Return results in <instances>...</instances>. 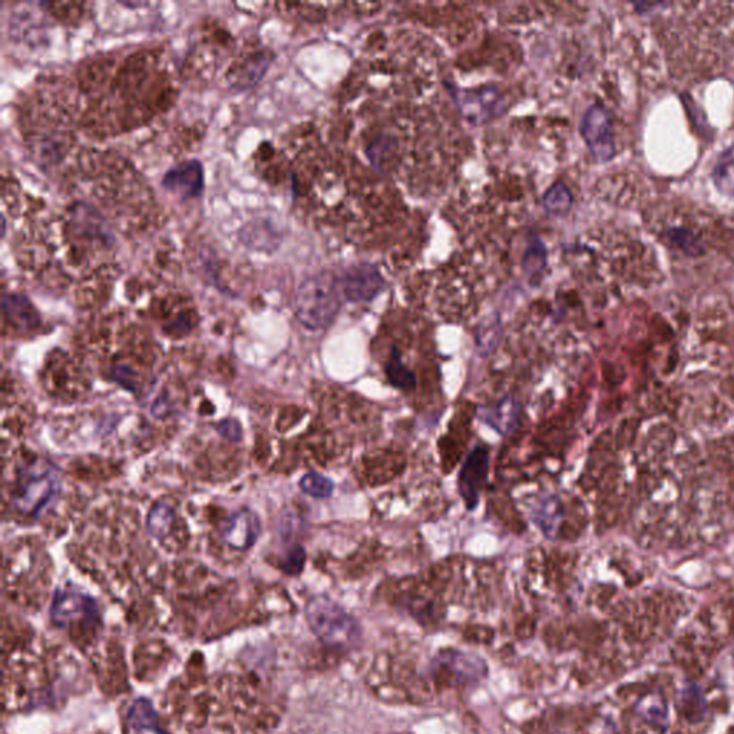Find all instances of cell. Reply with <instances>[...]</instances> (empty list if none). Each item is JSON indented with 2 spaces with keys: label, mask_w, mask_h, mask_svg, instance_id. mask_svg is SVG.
<instances>
[{
  "label": "cell",
  "mask_w": 734,
  "mask_h": 734,
  "mask_svg": "<svg viewBox=\"0 0 734 734\" xmlns=\"http://www.w3.org/2000/svg\"><path fill=\"white\" fill-rule=\"evenodd\" d=\"M388 378L396 388L403 390H411L415 388L416 379L411 370L403 363L402 357L398 350H393L389 357L388 365H386Z\"/></svg>",
  "instance_id": "23"
},
{
  "label": "cell",
  "mask_w": 734,
  "mask_h": 734,
  "mask_svg": "<svg viewBox=\"0 0 734 734\" xmlns=\"http://www.w3.org/2000/svg\"><path fill=\"white\" fill-rule=\"evenodd\" d=\"M713 181L720 193L734 197V145L714 165Z\"/></svg>",
  "instance_id": "21"
},
{
  "label": "cell",
  "mask_w": 734,
  "mask_h": 734,
  "mask_svg": "<svg viewBox=\"0 0 734 734\" xmlns=\"http://www.w3.org/2000/svg\"><path fill=\"white\" fill-rule=\"evenodd\" d=\"M489 454L485 448H476L466 459L461 476H459V491L468 509H474L478 504L479 494L485 486L488 475Z\"/></svg>",
  "instance_id": "12"
},
{
  "label": "cell",
  "mask_w": 734,
  "mask_h": 734,
  "mask_svg": "<svg viewBox=\"0 0 734 734\" xmlns=\"http://www.w3.org/2000/svg\"><path fill=\"white\" fill-rule=\"evenodd\" d=\"M51 620L78 650L91 653L98 647L104 623L99 605L91 595L74 588L56 591Z\"/></svg>",
  "instance_id": "4"
},
{
  "label": "cell",
  "mask_w": 734,
  "mask_h": 734,
  "mask_svg": "<svg viewBox=\"0 0 734 734\" xmlns=\"http://www.w3.org/2000/svg\"><path fill=\"white\" fill-rule=\"evenodd\" d=\"M5 713H19L64 700L75 689L78 664L64 647L36 641L2 650Z\"/></svg>",
  "instance_id": "1"
},
{
  "label": "cell",
  "mask_w": 734,
  "mask_h": 734,
  "mask_svg": "<svg viewBox=\"0 0 734 734\" xmlns=\"http://www.w3.org/2000/svg\"><path fill=\"white\" fill-rule=\"evenodd\" d=\"M307 623L327 647L350 650L360 641V627L355 618L326 595H317L307 603Z\"/></svg>",
  "instance_id": "5"
},
{
  "label": "cell",
  "mask_w": 734,
  "mask_h": 734,
  "mask_svg": "<svg viewBox=\"0 0 734 734\" xmlns=\"http://www.w3.org/2000/svg\"><path fill=\"white\" fill-rule=\"evenodd\" d=\"M300 488L304 494L309 497L316 499H326L332 497L333 494V482L330 479L324 478L323 475L319 474H307L304 475L302 481H300Z\"/></svg>",
  "instance_id": "24"
},
{
  "label": "cell",
  "mask_w": 734,
  "mask_h": 734,
  "mask_svg": "<svg viewBox=\"0 0 734 734\" xmlns=\"http://www.w3.org/2000/svg\"><path fill=\"white\" fill-rule=\"evenodd\" d=\"M571 203H573V198L564 184L554 185L544 198L545 208L552 214L567 213Z\"/></svg>",
  "instance_id": "25"
},
{
  "label": "cell",
  "mask_w": 734,
  "mask_h": 734,
  "mask_svg": "<svg viewBox=\"0 0 734 734\" xmlns=\"http://www.w3.org/2000/svg\"><path fill=\"white\" fill-rule=\"evenodd\" d=\"M115 378H117L118 382L122 383V385L128 386V388H131V385H134L135 383L134 372H131V369L128 366L115 367Z\"/></svg>",
  "instance_id": "28"
},
{
  "label": "cell",
  "mask_w": 734,
  "mask_h": 734,
  "mask_svg": "<svg viewBox=\"0 0 734 734\" xmlns=\"http://www.w3.org/2000/svg\"><path fill=\"white\" fill-rule=\"evenodd\" d=\"M269 64L270 58L266 52L250 55L247 61L240 62L237 68L233 69L234 84L241 89L250 88L264 75Z\"/></svg>",
  "instance_id": "19"
},
{
  "label": "cell",
  "mask_w": 734,
  "mask_h": 734,
  "mask_svg": "<svg viewBox=\"0 0 734 734\" xmlns=\"http://www.w3.org/2000/svg\"><path fill=\"white\" fill-rule=\"evenodd\" d=\"M61 476L58 468L48 461L26 466L16 481L13 507L26 517H39L59 494Z\"/></svg>",
  "instance_id": "6"
},
{
  "label": "cell",
  "mask_w": 734,
  "mask_h": 734,
  "mask_svg": "<svg viewBox=\"0 0 734 734\" xmlns=\"http://www.w3.org/2000/svg\"><path fill=\"white\" fill-rule=\"evenodd\" d=\"M588 734H618V733L613 723L608 722V720H604V722H598L597 724H594V726L591 727V732Z\"/></svg>",
  "instance_id": "29"
},
{
  "label": "cell",
  "mask_w": 734,
  "mask_h": 734,
  "mask_svg": "<svg viewBox=\"0 0 734 734\" xmlns=\"http://www.w3.org/2000/svg\"><path fill=\"white\" fill-rule=\"evenodd\" d=\"M396 734H409V733H396Z\"/></svg>",
  "instance_id": "30"
},
{
  "label": "cell",
  "mask_w": 734,
  "mask_h": 734,
  "mask_svg": "<svg viewBox=\"0 0 734 734\" xmlns=\"http://www.w3.org/2000/svg\"><path fill=\"white\" fill-rule=\"evenodd\" d=\"M634 713L640 717L644 723L651 724L661 733L669 730L670 713L667 700L657 691H651L646 696L638 700Z\"/></svg>",
  "instance_id": "17"
},
{
  "label": "cell",
  "mask_w": 734,
  "mask_h": 734,
  "mask_svg": "<svg viewBox=\"0 0 734 734\" xmlns=\"http://www.w3.org/2000/svg\"><path fill=\"white\" fill-rule=\"evenodd\" d=\"M343 292L352 302H369L383 289V279L372 267H357L343 277Z\"/></svg>",
  "instance_id": "15"
},
{
  "label": "cell",
  "mask_w": 734,
  "mask_h": 734,
  "mask_svg": "<svg viewBox=\"0 0 734 734\" xmlns=\"http://www.w3.org/2000/svg\"><path fill=\"white\" fill-rule=\"evenodd\" d=\"M280 700L269 676L246 663L228 666L214 683L213 717L241 734H266L280 719Z\"/></svg>",
  "instance_id": "2"
},
{
  "label": "cell",
  "mask_w": 734,
  "mask_h": 734,
  "mask_svg": "<svg viewBox=\"0 0 734 734\" xmlns=\"http://www.w3.org/2000/svg\"><path fill=\"white\" fill-rule=\"evenodd\" d=\"M218 431L224 438L230 441H238L241 438V428L236 421H224L218 425Z\"/></svg>",
  "instance_id": "27"
},
{
  "label": "cell",
  "mask_w": 734,
  "mask_h": 734,
  "mask_svg": "<svg viewBox=\"0 0 734 734\" xmlns=\"http://www.w3.org/2000/svg\"><path fill=\"white\" fill-rule=\"evenodd\" d=\"M3 316L6 322L19 330L35 329L41 322L33 304L18 294L3 296Z\"/></svg>",
  "instance_id": "16"
},
{
  "label": "cell",
  "mask_w": 734,
  "mask_h": 734,
  "mask_svg": "<svg viewBox=\"0 0 734 734\" xmlns=\"http://www.w3.org/2000/svg\"><path fill=\"white\" fill-rule=\"evenodd\" d=\"M340 309L339 290L330 274L310 277L299 287L296 297L297 319L310 330L326 329Z\"/></svg>",
  "instance_id": "7"
},
{
  "label": "cell",
  "mask_w": 734,
  "mask_h": 734,
  "mask_svg": "<svg viewBox=\"0 0 734 734\" xmlns=\"http://www.w3.org/2000/svg\"><path fill=\"white\" fill-rule=\"evenodd\" d=\"M174 522V509L168 502H160V504L152 507L148 514L147 528L154 538H162L170 532Z\"/></svg>",
  "instance_id": "22"
},
{
  "label": "cell",
  "mask_w": 734,
  "mask_h": 734,
  "mask_svg": "<svg viewBox=\"0 0 734 734\" xmlns=\"http://www.w3.org/2000/svg\"><path fill=\"white\" fill-rule=\"evenodd\" d=\"M128 726L141 732V730H151L157 734H167L161 727L160 717L152 709L151 703L145 699L138 700L132 704L130 712L127 716Z\"/></svg>",
  "instance_id": "20"
},
{
  "label": "cell",
  "mask_w": 734,
  "mask_h": 734,
  "mask_svg": "<svg viewBox=\"0 0 734 734\" xmlns=\"http://www.w3.org/2000/svg\"><path fill=\"white\" fill-rule=\"evenodd\" d=\"M165 717L185 732L203 729L214 713V684L207 676L201 653H193L181 676L171 681L164 694Z\"/></svg>",
  "instance_id": "3"
},
{
  "label": "cell",
  "mask_w": 734,
  "mask_h": 734,
  "mask_svg": "<svg viewBox=\"0 0 734 734\" xmlns=\"http://www.w3.org/2000/svg\"><path fill=\"white\" fill-rule=\"evenodd\" d=\"M69 230L75 240L92 246L109 247L114 241L104 218L87 204H78L72 208Z\"/></svg>",
  "instance_id": "11"
},
{
  "label": "cell",
  "mask_w": 734,
  "mask_h": 734,
  "mask_svg": "<svg viewBox=\"0 0 734 734\" xmlns=\"http://www.w3.org/2000/svg\"><path fill=\"white\" fill-rule=\"evenodd\" d=\"M581 134L595 160L610 161L616 154L613 118L603 105H594L588 109L583 119Z\"/></svg>",
  "instance_id": "10"
},
{
  "label": "cell",
  "mask_w": 734,
  "mask_h": 734,
  "mask_svg": "<svg viewBox=\"0 0 734 734\" xmlns=\"http://www.w3.org/2000/svg\"><path fill=\"white\" fill-rule=\"evenodd\" d=\"M91 661L92 673L105 696L118 697L130 691V671L118 637H109L104 646L95 648Z\"/></svg>",
  "instance_id": "8"
},
{
  "label": "cell",
  "mask_w": 734,
  "mask_h": 734,
  "mask_svg": "<svg viewBox=\"0 0 734 734\" xmlns=\"http://www.w3.org/2000/svg\"><path fill=\"white\" fill-rule=\"evenodd\" d=\"M260 519L249 509L237 512L224 528L223 540L228 547L237 551H247L256 544L260 535Z\"/></svg>",
  "instance_id": "14"
},
{
  "label": "cell",
  "mask_w": 734,
  "mask_h": 734,
  "mask_svg": "<svg viewBox=\"0 0 734 734\" xmlns=\"http://www.w3.org/2000/svg\"><path fill=\"white\" fill-rule=\"evenodd\" d=\"M174 657L173 648L161 638L140 641L132 654L135 679L141 683H154L167 673Z\"/></svg>",
  "instance_id": "9"
},
{
  "label": "cell",
  "mask_w": 734,
  "mask_h": 734,
  "mask_svg": "<svg viewBox=\"0 0 734 734\" xmlns=\"http://www.w3.org/2000/svg\"><path fill=\"white\" fill-rule=\"evenodd\" d=\"M304 560H306V554L302 548H296V550L290 552L286 562L283 564L284 573L289 575H297L302 571Z\"/></svg>",
  "instance_id": "26"
},
{
  "label": "cell",
  "mask_w": 734,
  "mask_h": 734,
  "mask_svg": "<svg viewBox=\"0 0 734 734\" xmlns=\"http://www.w3.org/2000/svg\"><path fill=\"white\" fill-rule=\"evenodd\" d=\"M676 706L681 716L691 723L702 722L707 714L706 697L703 696L702 690L693 684L680 691Z\"/></svg>",
  "instance_id": "18"
},
{
  "label": "cell",
  "mask_w": 734,
  "mask_h": 734,
  "mask_svg": "<svg viewBox=\"0 0 734 734\" xmlns=\"http://www.w3.org/2000/svg\"><path fill=\"white\" fill-rule=\"evenodd\" d=\"M162 185L170 193L180 195L184 200L200 197L204 191V171L198 161H188L168 171L162 178Z\"/></svg>",
  "instance_id": "13"
}]
</instances>
